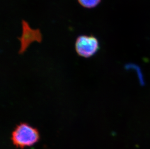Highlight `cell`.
<instances>
[{"mask_svg":"<svg viewBox=\"0 0 150 149\" xmlns=\"http://www.w3.org/2000/svg\"><path fill=\"white\" fill-rule=\"evenodd\" d=\"M75 48L80 56L89 58L99 49V43L97 38L93 35H80L75 41Z\"/></svg>","mask_w":150,"mask_h":149,"instance_id":"2","label":"cell"},{"mask_svg":"<svg viewBox=\"0 0 150 149\" xmlns=\"http://www.w3.org/2000/svg\"><path fill=\"white\" fill-rule=\"evenodd\" d=\"M83 7L86 8H93L99 4L101 0H77Z\"/></svg>","mask_w":150,"mask_h":149,"instance_id":"4","label":"cell"},{"mask_svg":"<svg viewBox=\"0 0 150 149\" xmlns=\"http://www.w3.org/2000/svg\"><path fill=\"white\" fill-rule=\"evenodd\" d=\"M40 139V134L37 128L25 122L16 125L11 134V141L17 147L23 149L31 146Z\"/></svg>","mask_w":150,"mask_h":149,"instance_id":"1","label":"cell"},{"mask_svg":"<svg viewBox=\"0 0 150 149\" xmlns=\"http://www.w3.org/2000/svg\"><path fill=\"white\" fill-rule=\"evenodd\" d=\"M22 25V34L18 40L21 43V46L19 54L23 53L29 46L34 42L40 43L42 41V34L39 29H33L29 25L28 23L23 20Z\"/></svg>","mask_w":150,"mask_h":149,"instance_id":"3","label":"cell"}]
</instances>
